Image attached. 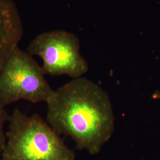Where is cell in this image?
Here are the masks:
<instances>
[{
    "label": "cell",
    "instance_id": "6da1fadb",
    "mask_svg": "<svg viewBox=\"0 0 160 160\" xmlns=\"http://www.w3.org/2000/svg\"><path fill=\"white\" fill-rule=\"evenodd\" d=\"M48 123L80 150L98 154L114 131L109 95L92 81L75 78L54 90L46 102Z\"/></svg>",
    "mask_w": 160,
    "mask_h": 160
},
{
    "label": "cell",
    "instance_id": "7a4b0ae2",
    "mask_svg": "<svg viewBox=\"0 0 160 160\" xmlns=\"http://www.w3.org/2000/svg\"><path fill=\"white\" fill-rule=\"evenodd\" d=\"M8 122L0 160H75L74 152L39 115H28L16 109Z\"/></svg>",
    "mask_w": 160,
    "mask_h": 160
},
{
    "label": "cell",
    "instance_id": "3957f363",
    "mask_svg": "<svg viewBox=\"0 0 160 160\" xmlns=\"http://www.w3.org/2000/svg\"><path fill=\"white\" fill-rule=\"evenodd\" d=\"M45 75L33 56L17 46L0 71V104L6 107L19 100L46 103L54 90Z\"/></svg>",
    "mask_w": 160,
    "mask_h": 160
},
{
    "label": "cell",
    "instance_id": "277c9868",
    "mask_svg": "<svg viewBox=\"0 0 160 160\" xmlns=\"http://www.w3.org/2000/svg\"><path fill=\"white\" fill-rule=\"evenodd\" d=\"M80 40L74 34L62 30L41 33L30 42L28 52L42 61L45 75H67L73 79L81 77L88 65L80 52Z\"/></svg>",
    "mask_w": 160,
    "mask_h": 160
},
{
    "label": "cell",
    "instance_id": "5b68a950",
    "mask_svg": "<svg viewBox=\"0 0 160 160\" xmlns=\"http://www.w3.org/2000/svg\"><path fill=\"white\" fill-rule=\"evenodd\" d=\"M24 34V29L16 16L0 4V71Z\"/></svg>",
    "mask_w": 160,
    "mask_h": 160
},
{
    "label": "cell",
    "instance_id": "8992f818",
    "mask_svg": "<svg viewBox=\"0 0 160 160\" xmlns=\"http://www.w3.org/2000/svg\"><path fill=\"white\" fill-rule=\"evenodd\" d=\"M10 115L8 114L6 107L0 104V158L5 148L7 139L4 126L8 122Z\"/></svg>",
    "mask_w": 160,
    "mask_h": 160
},
{
    "label": "cell",
    "instance_id": "52a82bcc",
    "mask_svg": "<svg viewBox=\"0 0 160 160\" xmlns=\"http://www.w3.org/2000/svg\"><path fill=\"white\" fill-rule=\"evenodd\" d=\"M152 97L154 99L160 100V90L155 91V92L152 94Z\"/></svg>",
    "mask_w": 160,
    "mask_h": 160
}]
</instances>
